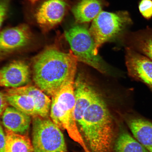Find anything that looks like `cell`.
<instances>
[{
	"mask_svg": "<svg viewBox=\"0 0 152 152\" xmlns=\"http://www.w3.org/2000/svg\"><path fill=\"white\" fill-rule=\"evenodd\" d=\"M77 62L71 50L66 52L56 47H48L34 60V82L45 94L52 96L68 79L75 76Z\"/></svg>",
	"mask_w": 152,
	"mask_h": 152,
	"instance_id": "obj_1",
	"label": "cell"
},
{
	"mask_svg": "<svg viewBox=\"0 0 152 152\" xmlns=\"http://www.w3.org/2000/svg\"><path fill=\"white\" fill-rule=\"evenodd\" d=\"M111 115L101 96L95 93L78 125L93 152H110L113 136Z\"/></svg>",
	"mask_w": 152,
	"mask_h": 152,
	"instance_id": "obj_2",
	"label": "cell"
},
{
	"mask_svg": "<svg viewBox=\"0 0 152 152\" xmlns=\"http://www.w3.org/2000/svg\"><path fill=\"white\" fill-rule=\"evenodd\" d=\"M75 76L68 79L52 97L50 115L51 120L61 130L66 131L70 137L91 152L78 128L75 115Z\"/></svg>",
	"mask_w": 152,
	"mask_h": 152,
	"instance_id": "obj_3",
	"label": "cell"
},
{
	"mask_svg": "<svg viewBox=\"0 0 152 152\" xmlns=\"http://www.w3.org/2000/svg\"><path fill=\"white\" fill-rule=\"evenodd\" d=\"M65 37L78 62H83L102 73L112 75L110 66L98 54L96 43L86 26H73L65 32Z\"/></svg>",
	"mask_w": 152,
	"mask_h": 152,
	"instance_id": "obj_4",
	"label": "cell"
},
{
	"mask_svg": "<svg viewBox=\"0 0 152 152\" xmlns=\"http://www.w3.org/2000/svg\"><path fill=\"white\" fill-rule=\"evenodd\" d=\"M32 118L33 152H67L61 129L51 119Z\"/></svg>",
	"mask_w": 152,
	"mask_h": 152,
	"instance_id": "obj_5",
	"label": "cell"
},
{
	"mask_svg": "<svg viewBox=\"0 0 152 152\" xmlns=\"http://www.w3.org/2000/svg\"><path fill=\"white\" fill-rule=\"evenodd\" d=\"M131 22L130 16L125 11H102L93 20L89 29L97 49L98 50L103 44L118 37Z\"/></svg>",
	"mask_w": 152,
	"mask_h": 152,
	"instance_id": "obj_6",
	"label": "cell"
},
{
	"mask_svg": "<svg viewBox=\"0 0 152 152\" xmlns=\"http://www.w3.org/2000/svg\"><path fill=\"white\" fill-rule=\"evenodd\" d=\"M125 63L129 76L145 85L152 92V61L127 47Z\"/></svg>",
	"mask_w": 152,
	"mask_h": 152,
	"instance_id": "obj_7",
	"label": "cell"
},
{
	"mask_svg": "<svg viewBox=\"0 0 152 152\" xmlns=\"http://www.w3.org/2000/svg\"><path fill=\"white\" fill-rule=\"evenodd\" d=\"M67 5L64 0H47L37 9L35 17L37 23L47 31L61 22Z\"/></svg>",
	"mask_w": 152,
	"mask_h": 152,
	"instance_id": "obj_8",
	"label": "cell"
},
{
	"mask_svg": "<svg viewBox=\"0 0 152 152\" xmlns=\"http://www.w3.org/2000/svg\"><path fill=\"white\" fill-rule=\"evenodd\" d=\"M29 66L22 61H14L0 69V86L16 88L27 85L30 80Z\"/></svg>",
	"mask_w": 152,
	"mask_h": 152,
	"instance_id": "obj_9",
	"label": "cell"
},
{
	"mask_svg": "<svg viewBox=\"0 0 152 152\" xmlns=\"http://www.w3.org/2000/svg\"><path fill=\"white\" fill-rule=\"evenodd\" d=\"M31 38V30L26 24L6 28L0 33V52H11L26 46Z\"/></svg>",
	"mask_w": 152,
	"mask_h": 152,
	"instance_id": "obj_10",
	"label": "cell"
},
{
	"mask_svg": "<svg viewBox=\"0 0 152 152\" xmlns=\"http://www.w3.org/2000/svg\"><path fill=\"white\" fill-rule=\"evenodd\" d=\"M133 136L149 152H152V121L132 112L125 117Z\"/></svg>",
	"mask_w": 152,
	"mask_h": 152,
	"instance_id": "obj_11",
	"label": "cell"
},
{
	"mask_svg": "<svg viewBox=\"0 0 152 152\" xmlns=\"http://www.w3.org/2000/svg\"><path fill=\"white\" fill-rule=\"evenodd\" d=\"M75 115L77 124L83 117L86 110L94 99L96 91L81 75H78L75 80Z\"/></svg>",
	"mask_w": 152,
	"mask_h": 152,
	"instance_id": "obj_12",
	"label": "cell"
},
{
	"mask_svg": "<svg viewBox=\"0 0 152 152\" xmlns=\"http://www.w3.org/2000/svg\"><path fill=\"white\" fill-rule=\"evenodd\" d=\"M2 116L5 128L15 134L26 135L31 123V116L12 107H7Z\"/></svg>",
	"mask_w": 152,
	"mask_h": 152,
	"instance_id": "obj_13",
	"label": "cell"
},
{
	"mask_svg": "<svg viewBox=\"0 0 152 152\" xmlns=\"http://www.w3.org/2000/svg\"><path fill=\"white\" fill-rule=\"evenodd\" d=\"M7 94H24L31 96L35 102L38 116L49 117L52 100L38 87L27 85L18 88L9 89L7 91Z\"/></svg>",
	"mask_w": 152,
	"mask_h": 152,
	"instance_id": "obj_14",
	"label": "cell"
},
{
	"mask_svg": "<svg viewBox=\"0 0 152 152\" xmlns=\"http://www.w3.org/2000/svg\"><path fill=\"white\" fill-rule=\"evenodd\" d=\"M100 0H80L74 6L72 12L76 21L80 23L93 20L102 11Z\"/></svg>",
	"mask_w": 152,
	"mask_h": 152,
	"instance_id": "obj_15",
	"label": "cell"
},
{
	"mask_svg": "<svg viewBox=\"0 0 152 152\" xmlns=\"http://www.w3.org/2000/svg\"><path fill=\"white\" fill-rule=\"evenodd\" d=\"M8 104L31 117L38 116L37 107L33 98L24 94H5Z\"/></svg>",
	"mask_w": 152,
	"mask_h": 152,
	"instance_id": "obj_16",
	"label": "cell"
},
{
	"mask_svg": "<svg viewBox=\"0 0 152 152\" xmlns=\"http://www.w3.org/2000/svg\"><path fill=\"white\" fill-rule=\"evenodd\" d=\"M6 152H33V145L27 135L15 134L7 129Z\"/></svg>",
	"mask_w": 152,
	"mask_h": 152,
	"instance_id": "obj_17",
	"label": "cell"
},
{
	"mask_svg": "<svg viewBox=\"0 0 152 152\" xmlns=\"http://www.w3.org/2000/svg\"><path fill=\"white\" fill-rule=\"evenodd\" d=\"M115 152H149L128 131L123 130L119 134L115 146Z\"/></svg>",
	"mask_w": 152,
	"mask_h": 152,
	"instance_id": "obj_18",
	"label": "cell"
},
{
	"mask_svg": "<svg viewBox=\"0 0 152 152\" xmlns=\"http://www.w3.org/2000/svg\"><path fill=\"white\" fill-rule=\"evenodd\" d=\"M129 47L152 61V31H145L133 36Z\"/></svg>",
	"mask_w": 152,
	"mask_h": 152,
	"instance_id": "obj_19",
	"label": "cell"
},
{
	"mask_svg": "<svg viewBox=\"0 0 152 152\" xmlns=\"http://www.w3.org/2000/svg\"><path fill=\"white\" fill-rule=\"evenodd\" d=\"M140 12L144 18L149 20L152 17V0H141L138 6Z\"/></svg>",
	"mask_w": 152,
	"mask_h": 152,
	"instance_id": "obj_20",
	"label": "cell"
},
{
	"mask_svg": "<svg viewBox=\"0 0 152 152\" xmlns=\"http://www.w3.org/2000/svg\"><path fill=\"white\" fill-rule=\"evenodd\" d=\"M8 0L0 2V28L6 16L8 7Z\"/></svg>",
	"mask_w": 152,
	"mask_h": 152,
	"instance_id": "obj_21",
	"label": "cell"
},
{
	"mask_svg": "<svg viewBox=\"0 0 152 152\" xmlns=\"http://www.w3.org/2000/svg\"><path fill=\"white\" fill-rule=\"evenodd\" d=\"M6 136L0 124V152H6Z\"/></svg>",
	"mask_w": 152,
	"mask_h": 152,
	"instance_id": "obj_22",
	"label": "cell"
},
{
	"mask_svg": "<svg viewBox=\"0 0 152 152\" xmlns=\"http://www.w3.org/2000/svg\"><path fill=\"white\" fill-rule=\"evenodd\" d=\"M7 104L5 94L0 92V117L2 115L4 112L7 107Z\"/></svg>",
	"mask_w": 152,
	"mask_h": 152,
	"instance_id": "obj_23",
	"label": "cell"
},
{
	"mask_svg": "<svg viewBox=\"0 0 152 152\" xmlns=\"http://www.w3.org/2000/svg\"><path fill=\"white\" fill-rule=\"evenodd\" d=\"M29 1L31 2L32 3H34L35 2L38 1V0H28Z\"/></svg>",
	"mask_w": 152,
	"mask_h": 152,
	"instance_id": "obj_24",
	"label": "cell"
}]
</instances>
